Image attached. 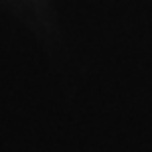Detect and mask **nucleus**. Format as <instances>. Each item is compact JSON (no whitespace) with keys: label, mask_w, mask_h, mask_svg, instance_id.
<instances>
[]
</instances>
